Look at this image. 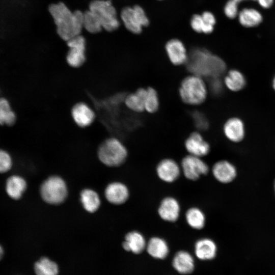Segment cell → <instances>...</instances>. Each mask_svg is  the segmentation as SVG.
Here are the masks:
<instances>
[{"label":"cell","instance_id":"6da1fadb","mask_svg":"<svg viewBox=\"0 0 275 275\" xmlns=\"http://www.w3.org/2000/svg\"><path fill=\"white\" fill-rule=\"evenodd\" d=\"M48 11L56 25L57 33L62 40L67 41L80 35L84 29V12H72L62 2L50 5Z\"/></svg>","mask_w":275,"mask_h":275},{"label":"cell","instance_id":"7a4b0ae2","mask_svg":"<svg viewBox=\"0 0 275 275\" xmlns=\"http://www.w3.org/2000/svg\"><path fill=\"white\" fill-rule=\"evenodd\" d=\"M186 64L191 74L202 77H221L227 69L226 64L222 58L203 48L193 49Z\"/></svg>","mask_w":275,"mask_h":275},{"label":"cell","instance_id":"3957f363","mask_svg":"<svg viewBox=\"0 0 275 275\" xmlns=\"http://www.w3.org/2000/svg\"><path fill=\"white\" fill-rule=\"evenodd\" d=\"M179 94L185 103L197 105L206 100L208 88L203 77L192 74L182 80L179 89Z\"/></svg>","mask_w":275,"mask_h":275},{"label":"cell","instance_id":"277c9868","mask_svg":"<svg viewBox=\"0 0 275 275\" xmlns=\"http://www.w3.org/2000/svg\"><path fill=\"white\" fill-rule=\"evenodd\" d=\"M98 156L100 161L107 166L116 167L122 164L127 156L124 145L117 139L105 140L99 147Z\"/></svg>","mask_w":275,"mask_h":275},{"label":"cell","instance_id":"5b68a950","mask_svg":"<svg viewBox=\"0 0 275 275\" xmlns=\"http://www.w3.org/2000/svg\"><path fill=\"white\" fill-rule=\"evenodd\" d=\"M89 10L99 20L102 29L107 32L116 30L120 25L117 11L109 1L94 0L89 4Z\"/></svg>","mask_w":275,"mask_h":275},{"label":"cell","instance_id":"8992f818","mask_svg":"<svg viewBox=\"0 0 275 275\" xmlns=\"http://www.w3.org/2000/svg\"><path fill=\"white\" fill-rule=\"evenodd\" d=\"M43 200L50 204L62 203L67 195V189L64 181L58 176L50 177L46 180L40 188Z\"/></svg>","mask_w":275,"mask_h":275},{"label":"cell","instance_id":"52a82bcc","mask_svg":"<svg viewBox=\"0 0 275 275\" xmlns=\"http://www.w3.org/2000/svg\"><path fill=\"white\" fill-rule=\"evenodd\" d=\"M120 17L125 28L136 34L141 33L143 28L149 23L145 11L138 5L124 7L121 10Z\"/></svg>","mask_w":275,"mask_h":275},{"label":"cell","instance_id":"ba28073f","mask_svg":"<svg viewBox=\"0 0 275 275\" xmlns=\"http://www.w3.org/2000/svg\"><path fill=\"white\" fill-rule=\"evenodd\" d=\"M181 170L184 177L192 181L198 180L209 172L208 165L201 157L189 154L182 159Z\"/></svg>","mask_w":275,"mask_h":275},{"label":"cell","instance_id":"9c48e42d","mask_svg":"<svg viewBox=\"0 0 275 275\" xmlns=\"http://www.w3.org/2000/svg\"><path fill=\"white\" fill-rule=\"evenodd\" d=\"M67 42L69 48L66 56L68 64L72 67L78 68L84 64L86 61V40L79 35Z\"/></svg>","mask_w":275,"mask_h":275},{"label":"cell","instance_id":"30bf717a","mask_svg":"<svg viewBox=\"0 0 275 275\" xmlns=\"http://www.w3.org/2000/svg\"><path fill=\"white\" fill-rule=\"evenodd\" d=\"M223 130L226 138L231 142L240 143L245 138L244 122L238 117H233L227 119L223 125Z\"/></svg>","mask_w":275,"mask_h":275},{"label":"cell","instance_id":"8fae6325","mask_svg":"<svg viewBox=\"0 0 275 275\" xmlns=\"http://www.w3.org/2000/svg\"><path fill=\"white\" fill-rule=\"evenodd\" d=\"M212 173L218 182L228 184L235 179L237 175V171L236 167L230 161L221 160L213 164Z\"/></svg>","mask_w":275,"mask_h":275},{"label":"cell","instance_id":"7c38bea8","mask_svg":"<svg viewBox=\"0 0 275 275\" xmlns=\"http://www.w3.org/2000/svg\"><path fill=\"white\" fill-rule=\"evenodd\" d=\"M181 171L179 164L171 158L161 160L157 165L156 170L158 177L166 183H172L178 179Z\"/></svg>","mask_w":275,"mask_h":275},{"label":"cell","instance_id":"4fadbf2b","mask_svg":"<svg viewBox=\"0 0 275 275\" xmlns=\"http://www.w3.org/2000/svg\"><path fill=\"white\" fill-rule=\"evenodd\" d=\"M157 211L162 220L173 223L177 221L180 216V205L176 199L167 197L161 200Z\"/></svg>","mask_w":275,"mask_h":275},{"label":"cell","instance_id":"5bb4252c","mask_svg":"<svg viewBox=\"0 0 275 275\" xmlns=\"http://www.w3.org/2000/svg\"><path fill=\"white\" fill-rule=\"evenodd\" d=\"M185 148L189 155L202 157L210 152V147L198 132L191 133L185 141Z\"/></svg>","mask_w":275,"mask_h":275},{"label":"cell","instance_id":"9a60e30c","mask_svg":"<svg viewBox=\"0 0 275 275\" xmlns=\"http://www.w3.org/2000/svg\"><path fill=\"white\" fill-rule=\"evenodd\" d=\"M170 62L174 65L186 64L188 54L184 44L177 39L169 40L165 46Z\"/></svg>","mask_w":275,"mask_h":275},{"label":"cell","instance_id":"2e32d148","mask_svg":"<svg viewBox=\"0 0 275 275\" xmlns=\"http://www.w3.org/2000/svg\"><path fill=\"white\" fill-rule=\"evenodd\" d=\"M71 116L74 122L83 128L90 126L95 118L93 110L84 102H78L73 106Z\"/></svg>","mask_w":275,"mask_h":275},{"label":"cell","instance_id":"e0dca14e","mask_svg":"<svg viewBox=\"0 0 275 275\" xmlns=\"http://www.w3.org/2000/svg\"><path fill=\"white\" fill-rule=\"evenodd\" d=\"M105 196L110 203L120 205L127 200L129 197V190L125 184L120 182H114L106 187Z\"/></svg>","mask_w":275,"mask_h":275},{"label":"cell","instance_id":"ac0fdd59","mask_svg":"<svg viewBox=\"0 0 275 275\" xmlns=\"http://www.w3.org/2000/svg\"><path fill=\"white\" fill-rule=\"evenodd\" d=\"M194 248L196 257L201 260L213 259L217 252L215 243L208 238H203L198 240L195 243Z\"/></svg>","mask_w":275,"mask_h":275},{"label":"cell","instance_id":"d6986e66","mask_svg":"<svg viewBox=\"0 0 275 275\" xmlns=\"http://www.w3.org/2000/svg\"><path fill=\"white\" fill-rule=\"evenodd\" d=\"M172 265L179 273L187 274L194 270L195 262L191 255L185 251H180L174 256Z\"/></svg>","mask_w":275,"mask_h":275},{"label":"cell","instance_id":"ffe728a7","mask_svg":"<svg viewBox=\"0 0 275 275\" xmlns=\"http://www.w3.org/2000/svg\"><path fill=\"white\" fill-rule=\"evenodd\" d=\"M27 183L25 179L17 175H13L8 177L6 182V192L13 200H19L25 192Z\"/></svg>","mask_w":275,"mask_h":275},{"label":"cell","instance_id":"44dd1931","mask_svg":"<svg viewBox=\"0 0 275 275\" xmlns=\"http://www.w3.org/2000/svg\"><path fill=\"white\" fill-rule=\"evenodd\" d=\"M146 244L145 238L142 233L133 231L127 234L122 245L125 250L138 254L146 249Z\"/></svg>","mask_w":275,"mask_h":275},{"label":"cell","instance_id":"7402d4cb","mask_svg":"<svg viewBox=\"0 0 275 275\" xmlns=\"http://www.w3.org/2000/svg\"><path fill=\"white\" fill-rule=\"evenodd\" d=\"M224 86L230 91L237 92L246 86L244 75L239 70L233 69L228 71L223 80Z\"/></svg>","mask_w":275,"mask_h":275},{"label":"cell","instance_id":"603a6c76","mask_svg":"<svg viewBox=\"0 0 275 275\" xmlns=\"http://www.w3.org/2000/svg\"><path fill=\"white\" fill-rule=\"evenodd\" d=\"M146 249L150 256L157 259L166 258L169 253L166 241L159 237H153L147 242Z\"/></svg>","mask_w":275,"mask_h":275},{"label":"cell","instance_id":"cb8c5ba5","mask_svg":"<svg viewBox=\"0 0 275 275\" xmlns=\"http://www.w3.org/2000/svg\"><path fill=\"white\" fill-rule=\"evenodd\" d=\"M146 88H140L125 98L126 106L131 111L141 113L145 111L144 97Z\"/></svg>","mask_w":275,"mask_h":275},{"label":"cell","instance_id":"d4e9b609","mask_svg":"<svg viewBox=\"0 0 275 275\" xmlns=\"http://www.w3.org/2000/svg\"><path fill=\"white\" fill-rule=\"evenodd\" d=\"M185 219L190 228L198 230L202 229L206 223L205 214L200 208L195 207L189 208L186 211Z\"/></svg>","mask_w":275,"mask_h":275},{"label":"cell","instance_id":"484cf974","mask_svg":"<svg viewBox=\"0 0 275 275\" xmlns=\"http://www.w3.org/2000/svg\"><path fill=\"white\" fill-rule=\"evenodd\" d=\"M240 24L247 28L258 25L262 20L261 13L252 8H245L241 10L238 15Z\"/></svg>","mask_w":275,"mask_h":275},{"label":"cell","instance_id":"4316f807","mask_svg":"<svg viewBox=\"0 0 275 275\" xmlns=\"http://www.w3.org/2000/svg\"><path fill=\"white\" fill-rule=\"evenodd\" d=\"M80 200L84 208L89 212H95L100 204L98 195L90 189H86L81 191Z\"/></svg>","mask_w":275,"mask_h":275},{"label":"cell","instance_id":"83f0119b","mask_svg":"<svg viewBox=\"0 0 275 275\" xmlns=\"http://www.w3.org/2000/svg\"><path fill=\"white\" fill-rule=\"evenodd\" d=\"M34 271L36 275H58L59 267L54 262L44 257L36 262Z\"/></svg>","mask_w":275,"mask_h":275},{"label":"cell","instance_id":"f1b7e54d","mask_svg":"<svg viewBox=\"0 0 275 275\" xmlns=\"http://www.w3.org/2000/svg\"><path fill=\"white\" fill-rule=\"evenodd\" d=\"M83 27L87 32L92 34L99 33L103 29L97 17L90 10L84 12Z\"/></svg>","mask_w":275,"mask_h":275},{"label":"cell","instance_id":"f546056e","mask_svg":"<svg viewBox=\"0 0 275 275\" xmlns=\"http://www.w3.org/2000/svg\"><path fill=\"white\" fill-rule=\"evenodd\" d=\"M16 120L15 114L12 110L9 102L0 98V125H13Z\"/></svg>","mask_w":275,"mask_h":275},{"label":"cell","instance_id":"4dcf8cb0","mask_svg":"<svg viewBox=\"0 0 275 275\" xmlns=\"http://www.w3.org/2000/svg\"><path fill=\"white\" fill-rule=\"evenodd\" d=\"M145 111L150 113L156 112L159 107V101L157 92L153 88H146L144 97Z\"/></svg>","mask_w":275,"mask_h":275},{"label":"cell","instance_id":"1f68e13d","mask_svg":"<svg viewBox=\"0 0 275 275\" xmlns=\"http://www.w3.org/2000/svg\"><path fill=\"white\" fill-rule=\"evenodd\" d=\"M12 165L13 161L10 155L7 151L0 149V174L9 172Z\"/></svg>","mask_w":275,"mask_h":275},{"label":"cell","instance_id":"d6a6232c","mask_svg":"<svg viewBox=\"0 0 275 275\" xmlns=\"http://www.w3.org/2000/svg\"><path fill=\"white\" fill-rule=\"evenodd\" d=\"M195 126L201 130H206L209 126L208 121L206 116L202 113L196 112L193 114Z\"/></svg>","mask_w":275,"mask_h":275},{"label":"cell","instance_id":"836d02e7","mask_svg":"<svg viewBox=\"0 0 275 275\" xmlns=\"http://www.w3.org/2000/svg\"><path fill=\"white\" fill-rule=\"evenodd\" d=\"M209 86L212 94L218 95L222 94L224 85L220 77H213L210 78Z\"/></svg>","mask_w":275,"mask_h":275},{"label":"cell","instance_id":"e575fe53","mask_svg":"<svg viewBox=\"0 0 275 275\" xmlns=\"http://www.w3.org/2000/svg\"><path fill=\"white\" fill-rule=\"evenodd\" d=\"M238 3L234 0H229L224 8V12L228 18H234L238 14Z\"/></svg>","mask_w":275,"mask_h":275},{"label":"cell","instance_id":"d590c367","mask_svg":"<svg viewBox=\"0 0 275 275\" xmlns=\"http://www.w3.org/2000/svg\"><path fill=\"white\" fill-rule=\"evenodd\" d=\"M190 25L194 31L197 33H202L204 24L201 15H194L190 20Z\"/></svg>","mask_w":275,"mask_h":275},{"label":"cell","instance_id":"8d00e7d4","mask_svg":"<svg viewBox=\"0 0 275 275\" xmlns=\"http://www.w3.org/2000/svg\"><path fill=\"white\" fill-rule=\"evenodd\" d=\"M202 19L205 23L214 25L216 22V19L214 15L210 12L205 11L201 15Z\"/></svg>","mask_w":275,"mask_h":275},{"label":"cell","instance_id":"74e56055","mask_svg":"<svg viewBox=\"0 0 275 275\" xmlns=\"http://www.w3.org/2000/svg\"><path fill=\"white\" fill-rule=\"evenodd\" d=\"M259 5L264 8H268L271 6L273 0H257Z\"/></svg>","mask_w":275,"mask_h":275},{"label":"cell","instance_id":"f35d334b","mask_svg":"<svg viewBox=\"0 0 275 275\" xmlns=\"http://www.w3.org/2000/svg\"><path fill=\"white\" fill-rule=\"evenodd\" d=\"M271 86L273 91L275 92V74L272 79Z\"/></svg>","mask_w":275,"mask_h":275},{"label":"cell","instance_id":"ab89813d","mask_svg":"<svg viewBox=\"0 0 275 275\" xmlns=\"http://www.w3.org/2000/svg\"><path fill=\"white\" fill-rule=\"evenodd\" d=\"M4 253V249L2 246L0 244V260L3 257Z\"/></svg>","mask_w":275,"mask_h":275},{"label":"cell","instance_id":"60d3db41","mask_svg":"<svg viewBox=\"0 0 275 275\" xmlns=\"http://www.w3.org/2000/svg\"><path fill=\"white\" fill-rule=\"evenodd\" d=\"M234 1H235L237 3H239L240 2L244 1V0H234Z\"/></svg>","mask_w":275,"mask_h":275},{"label":"cell","instance_id":"b9f144b4","mask_svg":"<svg viewBox=\"0 0 275 275\" xmlns=\"http://www.w3.org/2000/svg\"><path fill=\"white\" fill-rule=\"evenodd\" d=\"M273 189H274V194H275V179H274V182H273Z\"/></svg>","mask_w":275,"mask_h":275},{"label":"cell","instance_id":"7bdbcfd3","mask_svg":"<svg viewBox=\"0 0 275 275\" xmlns=\"http://www.w3.org/2000/svg\"><path fill=\"white\" fill-rule=\"evenodd\" d=\"M253 1H257V0H253Z\"/></svg>","mask_w":275,"mask_h":275}]
</instances>
